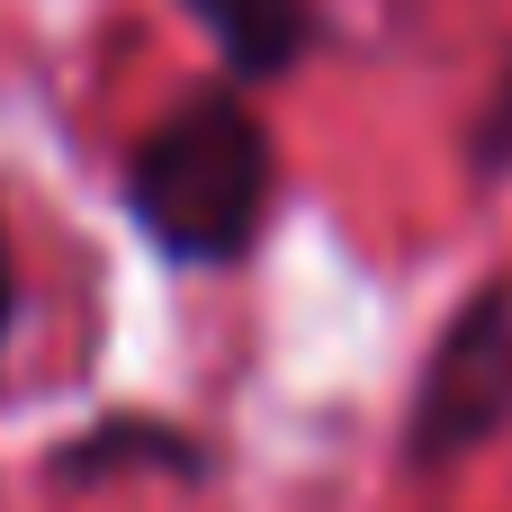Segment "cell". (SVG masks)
I'll use <instances>...</instances> for the list:
<instances>
[{
	"label": "cell",
	"mask_w": 512,
	"mask_h": 512,
	"mask_svg": "<svg viewBox=\"0 0 512 512\" xmlns=\"http://www.w3.org/2000/svg\"><path fill=\"white\" fill-rule=\"evenodd\" d=\"M279 198V153L270 126L234 81L180 99L126 162V216L171 270H234Z\"/></svg>",
	"instance_id": "obj_1"
},
{
	"label": "cell",
	"mask_w": 512,
	"mask_h": 512,
	"mask_svg": "<svg viewBox=\"0 0 512 512\" xmlns=\"http://www.w3.org/2000/svg\"><path fill=\"white\" fill-rule=\"evenodd\" d=\"M512 432V270L486 279L432 342L405 414V459L414 468H459L486 441Z\"/></svg>",
	"instance_id": "obj_2"
},
{
	"label": "cell",
	"mask_w": 512,
	"mask_h": 512,
	"mask_svg": "<svg viewBox=\"0 0 512 512\" xmlns=\"http://www.w3.org/2000/svg\"><path fill=\"white\" fill-rule=\"evenodd\" d=\"M180 9H189V27L216 45V63H225L234 90L279 81V72L306 54V36H315V9H306V0H180Z\"/></svg>",
	"instance_id": "obj_3"
},
{
	"label": "cell",
	"mask_w": 512,
	"mask_h": 512,
	"mask_svg": "<svg viewBox=\"0 0 512 512\" xmlns=\"http://www.w3.org/2000/svg\"><path fill=\"white\" fill-rule=\"evenodd\" d=\"M117 468H171V477H207V450L189 441V432H171V423H144V414H126V423H99V432H72L63 450H54V486H99V477H117Z\"/></svg>",
	"instance_id": "obj_4"
},
{
	"label": "cell",
	"mask_w": 512,
	"mask_h": 512,
	"mask_svg": "<svg viewBox=\"0 0 512 512\" xmlns=\"http://www.w3.org/2000/svg\"><path fill=\"white\" fill-rule=\"evenodd\" d=\"M477 171H512V72L495 90V108L477 117Z\"/></svg>",
	"instance_id": "obj_5"
},
{
	"label": "cell",
	"mask_w": 512,
	"mask_h": 512,
	"mask_svg": "<svg viewBox=\"0 0 512 512\" xmlns=\"http://www.w3.org/2000/svg\"><path fill=\"white\" fill-rule=\"evenodd\" d=\"M9 324H18V279H9V243H0V351H9Z\"/></svg>",
	"instance_id": "obj_6"
}]
</instances>
